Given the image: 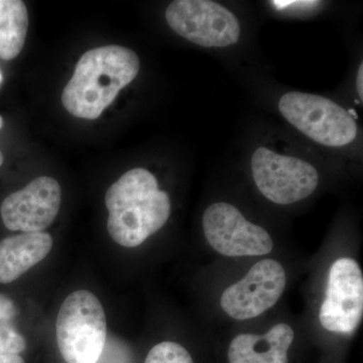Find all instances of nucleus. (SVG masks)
I'll list each match as a JSON object with an SVG mask.
<instances>
[{
    "label": "nucleus",
    "instance_id": "nucleus-14",
    "mask_svg": "<svg viewBox=\"0 0 363 363\" xmlns=\"http://www.w3.org/2000/svg\"><path fill=\"white\" fill-rule=\"evenodd\" d=\"M18 314L13 298L0 293V354L20 355L26 350V339L14 324Z\"/></svg>",
    "mask_w": 363,
    "mask_h": 363
},
{
    "label": "nucleus",
    "instance_id": "nucleus-1",
    "mask_svg": "<svg viewBox=\"0 0 363 363\" xmlns=\"http://www.w3.org/2000/svg\"><path fill=\"white\" fill-rule=\"evenodd\" d=\"M140 62L135 51L109 45L86 52L62 94L69 113L93 121L114 101L119 91L135 80Z\"/></svg>",
    "mask_w": 363,
    "mask_h": 363
},
{
    "label": "nucleus",
    "instance_id": "nucleus-16",
    "mask_svg": "<svg viewBox=\"0 0 363 363\" xmlns=\"http://www.w3.org/2000/svg\"><path fill=\"white\" fill-rule=\"evenodd\" d=\"M272 4L278 9H286V7H298V9H304V7H311L316 6L318 1H272Z\"/></svg>",
    "mask_w": 363,
    "mask_h": 363
},
{
    "label": "nucleus",
    "instance_id": "nucleus-12",
    "mask_svg": "<svg viewBox=\"0 0 363 363\" xmlns=\"http://www.w3.org/2000/svg\"><path fill=\"white\" fill-rule=\"evenodd\" d=\"M49 233H23L0 240V284L7 285L21 278L51 252Z\"/></svg>",
    "mask_w": 363,
    "mask_h": 363
},
{
    "label": "nucleus",
    "instance_id": "nucleus-13",
    "mask_svg": "<svg viewBox=\"0 0 363 363\" xmlns=\"http://www.w3.org/2000/svg\"><path fill=\"white\" fill-rule=\"evenodd\" d=\"M28 13L21 0H0V59L13 60L23 51Z\"/></svg>",
    "mask_w": 363,
    "mask_h": 363
},
{
    "label": "nucleus",
    "instance_id": "nucleus-10",
    "mask_svg": "<svg viewBox=\"0 0 363 363\" xmlns=\"http://www.w3.org/2000/svg\"><path fill=\"white\" fill-rule=\"evenodd\" d=\"M59 182L43 176L7 196L0 206V216L9 230L42 233L51 226L61 206Z\"/></svg>",
    "mask_w": 363,
    "mask_h": 363
},
{
    "label": "nucleus",
    "instance_id": "nucleus-15",
    "mask_svg": "<svg viewBox=\"0 0 363 363\" xmlns=\"http://www.w3.org/2000/svg\"><path fill=\"white\" fill-rule=\"evenodd\" d=\"M143 363H195L192 355L181 344L164 341L155 345Z\"/></svg>",
    "mask_w": 363,
    "mask_h": 363
},
{
    "label": "nucleus",
    "instance_id": "nucleus-7",
    "mask_svg": "<svg viewBox=\"0 0 363 363\" xmlns=\"http://www.w3.org/2000/svg\"><path fill=\"white\" fill-rule=\"evenodd\" d=\"M203 229L210 247L224 257H259L274 247L266 229L247 221L229 203H214L208 207L203 215Z\"/></svg>",
    "mask_w": 363,
    "mask_h": 363
},
{
    "label": "nucleus",
    "instance_id": "nucleus-6",
    "mask_svg": "<svg viewBox=\"0 0 363 363\" xmlns=\"http://www.w3.org/2000/svg\"><path fill=\"white\" fill-rule=\"evenodd\" d=\"M166 21L177 35L201 47H228L240 37L238 18L209 0H176L167 7Z\"/></svg>",
    "mask_w": 363,
    "mask_h": 363
},
{
    "label": "nucleus",
    "instance_id": "nucleus-19",
    "mask_svg": "<svg viewBox=\"0 0 363 363\" xmlns=\"http://www.w3.org/2000/svg\"><path fill=\"white\" fill-rule=\"evenodd\" d=\"M4 126V118H2V116H0V128ZM4 155H2V152H0V167L2 166V164H4Z\"/></svg>",
    "mask_w": 363,
    "mask_h": 363
},
{
    "label": "nucleus",
    "instance_id": "nucleus-20",
    "mask_svg": "<svg viewBox=\"0 0 363 363\" xmlns=\"http://www.w3.org/2000/svg\"><path fill=\"white\" fill-rule=\"evenodd\" d=\"M2 80H4V76H2V72L0 70V85H1Z\"/></svg>",
    "mask_w": 363,
    "mask_h": 363
},
{
    "label": "nucleus",
    "instance_id": "nucleus-4",
    "mask_svg": "<svg viewBox=\"0 0 363 363\" xmlns=\"http://www.w3.org/2000/svg\"><path fill=\"white\" fill-rule=\"evenodd\" d=\"M279 109L289 123L320 145L344 147L357 138L355 119L328 98L311 93L288 92L279 99Z\"/></svg>",
    "mask_w": 363,
    "mask_h": 363
},
{
    "label": "nucleus",
    "instance_id": "nucleus-2",
    "mask_svg": "<svg viewBox=\"0 0 363 363\" xmlns=\"http://www.w3.org/2000/svg\"><path fill=\"white\" fill-rule=\"evenodd\" d=\"M107 230L117 245L136 247L157 233L171 215V200L156 177L143 168L130 169L105 194Z\"/></svg>",
    "mask_w": 363,
    "mask_h": 363
},
{
    "label": "nucleus",
    "instance_id": "nucleus-5",
    "mask_svg": "<svg viewBox=\"0 0 363 363\" xmlns=\"http://www.w3.org/2000/svg\"><path fill=\"white\" fill-rule=\"evenodd\" d=\"M252 171L259 192L279 205L306 199L319 184V174L310 162L264 147L253 152Z\"/></svg>",
    "mask_w": 363,
    "mask_h": 363
},
{
    "label": "nucleus",
    "instance_id": "nucleus-18",
    "mask_svg": "<svg viewBox=\"0 0 363 363\" xmlns=\"http://www.w3.org/2000/svg\"><path fill=\"white\" fill-rule=\"evenodd\" d=\"M363 63L360 64L359 69H358L357 74V92L358 95H359L360 100H363Z\"/></svg>",
    "mask_w": 363,
    "mask_h": 363
},
{
    "label": "nucleus",
    "instance_id": "nucleus-11",
    "mask_svg": "<svg viewBox=\"0 0 363 363\" xmlns=\"http://www.w3.org/2000/svg\"><path fill=\"white\" fill-rule=\"evenodd\" d=\"M295 333L292 327L281 323L264 335L240 334L231 340L227 350L228 363H290L289 350Z\"/></svg>",
    "mask_w": 363,
    "mask_h": 363
},
{
    "label": "nucleus",
    "instance_id": "nucleus-9",
    "mask_svg": "<svg viewBox=\"0 0 363 363\" xmlns=\"http://www.w3.org/2000/svg\"><path fill=\"white\" fill-rule=\"evenodd\" d=\"M286 285V272L279 262L260 260L252 267L245 278L224 291L221 308L233 319H252L278 303Z\"/></svg>",
    "mask_w": 363,
    "mask_h": 363
},
{
    "label": "nucleus",
    "instance_id": "nucleus-17",
    "mask_svg": "<svg viewBox=\"0 0 363 363\" xmlns=\"http://www.w3.org/2000/svg\"><path fill=\"white\" fill-rule=\"evenodd\" d=\"M0 363H26L18 354H0Z\"/></svg>",
    "mask_w": 363,
    "mask_h": 363
},
{
    "label": "nucleus",
    "instance_id": "nucleus-8",
    "mask_svg": "<svg viewBox=\"0 0 363 363\" xmlns=\"http://www.w3.org/2000/svg\"><path fill=\"white\" fill-rule=\"evenodd\" d=\"M363 316V276L359 264L341 257L329 271L326 297L319 311L323 328L336 333H352Z\"/></svg>",
    "mask_w": 363,
    "mask_h": 363
},
{
    "label": "nucleus",
    "instance_id": "nucleus-3",
    "mask_svg": "<svg viewBox=\"0 0 363 363\" xmlns=\"http://www.w3.org/2000/svg\"><path fill=\"white\" fill-rule=\"evenodd\" d=\"M56 337L67 363H97L107 337L104 306L94 294L75 291L67 296L59 310Z\"/></svg>",
    "mask_w": 363,
    "mask_h": 363
}]
</instances>
